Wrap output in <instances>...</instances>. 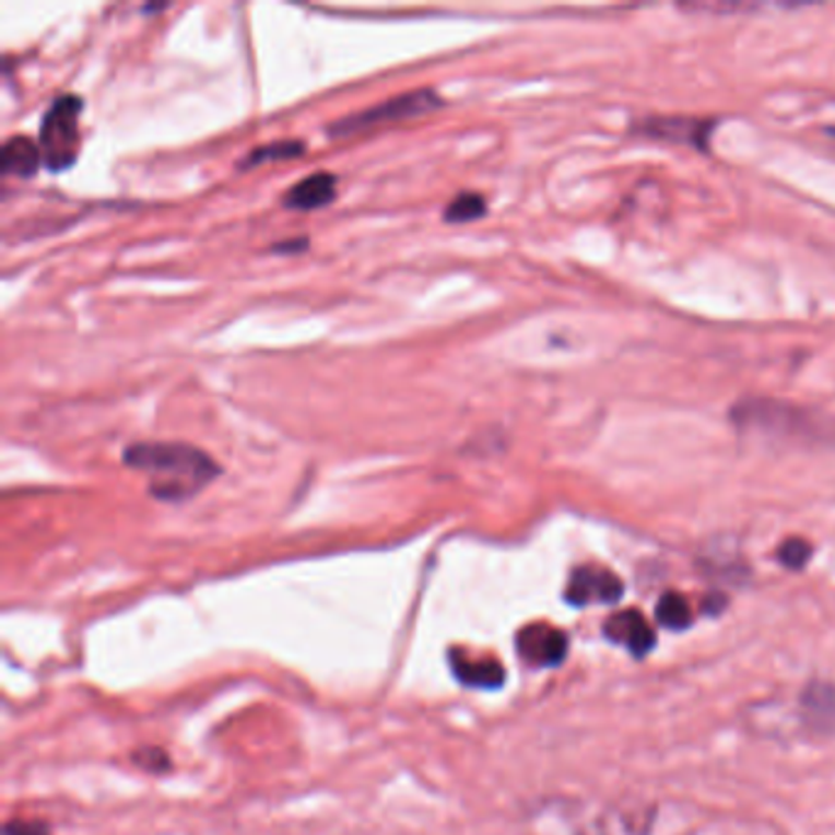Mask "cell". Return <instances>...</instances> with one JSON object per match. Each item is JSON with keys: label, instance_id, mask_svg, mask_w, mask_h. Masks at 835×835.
<instances>
[{"label": "cell", "instance_id": "cell-1", "mask_svg": "<svg viewBox=\"0 0 835 835\" xmlns=\"http://www.w3.org/2000/svg\"><path fill=\"white\" fill-rule=\"evenodd\" d=\"M124 461L150 478V495L162 503H185L221 473L207 451L181 442L130 444Z\"/></svg>", "mask_w": 835, "mask_h": 835}, {"label": "cell", "instance_id": "cell-2", "mask_svg": "<svg viewBox=\"0 0 835 835\" xmlns=\"http://www.w3.org/2000/svg\"><path fill=\"white\" fill-rule=\"evenodd\" d=\"M730 416L740 430H755L789 442H823L831 436V422L823 416L779 400L750 397L732 407Z\"/></svg>", "mask_w": 835, "mask_h": 835}, {"label": "cell", "instance_id": "cell-3", "mask_svg": "<svg viewBox=\"0 0 835 835\" xmlns=\"http://www.w3.org/2000/svg\"><path fill=\"white\" fill-rule=\"evenodd\" d=\"M84 108V101L79 96H59L47 108L39 126V150H43L45 167L49 172H64L74 165L79 157V116Z\"/></svg>", "mask_w": 835, "mask_h": 835}, {"label": "cell", "instance_id": "cell-4", "mask_svg": "<svg viewBox=\"0 0 835 835\" xmlns=\"http://www.w3.org/2000/svg\"><path fill=\"white\" fill-rule=\"evenodd\" d=\"M444 104L442 96L432 89H420V91H407V94H400L395 98H387L383 104L365 108L361 114L345 116L339 124H333L329 128L331 136L336 138H345L353 136V132L368 130V128H378L385 124H395V120H404V118H416L430 114V110H436Z\"/></svg>", "mask_w": 835, "mask_h": 835}, {"label": "cell", "instance_id": "cell-5", "mask_svg": "<svg viewBox=\"0 0 835 835\" xmlns=\"http://www.w3.org/2000/svg\"><path fill=\"white\" fill-rule=\"evenodd\" d=\"M625 593L623 580H620L613 572H608L603 566L588 564L578 566L576 572L568 578L566 586V600L572 605H593V603H618Z\"/></svg>", "mask_w": 835, "mask_h": 835}, {"label": "cell", "instance_id": "cell-6", "mask_svg": "<svg viewBox=\"0 0 835 835\" xmlns=\"http://www.w3.org/2000/svg\"><path fill=\"white\" fill-rule=\"evenodd\" d=\"M517 651L519 657L534 667H556L562 665L566 657L568 639L562 630L544 623H534L519 630Z\"/></svg>", "mask_w": 835, "mask_h": 835}, {"label": "cell", "instance_id": "cell-7", "mask_svg": "<svg viewBox=\"0 0 835 835\" xmlns=\"http://www.w3.org/2000/svg\"><path fill=\"white\" fill-rule=\"evenodd\" d=\"M605 639L615 645H623L630 655L643 659L657 645L655 630L647 623V618L637 610H620L603 623Z\"/></svg>", "mask_w": 835, "mask_h": 835}, {"label": "cell", "instance_id": "cell-8", "mask_svg": "<svg viewBox=\"0 0 835 835\" xmlns=\"http://www.w3.org/2000/svg\"><path fill=\"white\" fill-rule=\"evenodd\" d=\"M635 128L643 132V136H649L655 140L681 142V145L706 150L713 124L710 120L684 118V116H651Z\"/></svg>", "mask_w": 835, "mask_h": 835}, {"label": "cell", "instance_id": "cell-9", "mask_svg": "<svg viewBox=\"0 0 835 835\" xmlns=\"http://www.w3.org/2000/svg\"><path fill=\"white\" fill-rule=\"evenodd\" d=\"M336 189H339V179L331 172H314V175L304 177L292 189H287L284 207L294 211L324 209L336 199Z\"/></svg>", "mask_w": 835, "mask_h": 835}, {"label": "cell", "instance_id": "cell-10", "mask_svg": "<svg viewBox=\"0 0 835 835\" xmlns=\"http://www.w3.org/2000/svg\"><path fill=\"white\" fill-rule=\"evenodd\" d=\"M39 165H45L43 150H39V142L30 140L27 136L8 138L3 150H0V172L5 177L30 179L37 175Z\"/></svg>", "mask_w": 835, "mask_h": 835}, {"label": "cell", "instance_id": "cell-11", "mask_svg": "<svg viewBox=\"0 0 835 835\" xmlns=\"http://www.w3.org/2000/svg\"><path fill=\"white\" fill-rule=\"evenodd\" d=\"M451 669L456 679L473 689H501L505 684V669L493 657H466L454 651Z\"/></svg>", "mask_w": 835, "mask_h": 835}, {"label": "cell", "instance_id": "cell-12", "mask_svg": "<svg viewBox=\"0 0 835 835\" xmlns=\"http://www.w3.org/2000/svg\"><path fill=\"white\" fill-rule=\"evenodd\" d=\"M803 718L813 728L823 732L835 730V686L833 684H811L801 698Z\"/></svg>", "mask_w": 835, "mask_h": 835}, {"label": "cell", "instance_id": "cell-13", "mask_svg": "<svg viewBox=\"0 0 835 835\" xmlns=\"http://www.w3.org/2000/svg\"><path fill=\"white\" fill-rule=\"evenodd\" d=\"M657 623L667 630H686L694 625V610L689 600L679 593H665L657 603Z\"/></svg>", "mask_w": 835, "mask_h": 835}, {"label": "cell", "instance_id": "cell-14", "mask_svg": "<svg viewBox=\"0 0 835 835\" xmlns=\"http://www.w3.org/2000/svg\"><path fill=\"white\" fill-rule=\"evenodd\" d=\"M485 211H487V203L481 193L463 191V193H458L449 207L444 209V221L446 223H468V221H475V219L485 216Z\"/></svg>", "mask_w": 835, "mask_h": 835}, {"label": "cell", "instance_id": "cell-15", "mask_svg": "<svg viewBox=\"0 0 835 835\" xmlns=\"http://www.w3.org/2000/svg\"><path fill=\"white\" fill-rule=\"evenodd\" d=\"M304 150H307L304 148V142L278 140V142H270V145H262L258 150H252L250 155L246 157V162H243V167L262 165V162H272V160H292V157H299Z\"/></svg>", "mask_w": 835, "mask_h": 835}, {"label": "cell", "instance_id": "cell-16", "mask_svg": "<svg viewBox=\"0 0 835 835\" xmlns=\"http://www.w3.org/2000/svg\"><path fill=\"white\" fill-rule=\"evenodd\" d=\"M811 554H813V546L807 542V539L791 537V539H787V542L779 546L777 558H779L781 566L791 568V572H799V568H803V566L809 564Z\"/></svg>", "mask_w": 835, "mask_h": 835}, {"label": "cell", "instance_id": "cell-17", "mask_svg": "<svg viewBox=\"0 0 835 835\" xmlns=\"http://www.w3.org/2000/svg\"><path fill=\"white\" fill-rule=\"evenodd\" d=\"M138 762V765L142 769L148 772H165L169 769V757L165 750H157V748H148V750H140L136 752V757H132Z\"/></svg>", "mask_w": 835, "mask_h": 835}, {"label": "cell", "instance_id": "cell-18", "mask_svg": "<svg viewBox=\"0 0 835 835\" xmlns=\"http://www.w3.org/2000/svg\"><path fill=\"white\" fill-rule=\"evenodd\" d=\"M5 835H52L43 821H10L5 826Z\"/></svg>", "mask_w": 835, "mask_h": 835}, {"label": "cell", "instance_id": "cell-19", "mask_svg": "<svg viewBox=\"0 0 835 835\" xmlns=\"http://www.w3.org/2000/svg\"><path fill=\"white\" fill-rule=\"evenodd\" d=\"M307 246H309V240H307V238H302V240L280 243V246H274V250H278V252H297V250H304Z\"/></svg>", "mask_w": 835, "mask_h": 835}, {"label": "cell", "instance_id": "cell-20", "mask_svg": "<svg viewBox=\"0 0 835 835\" xmlns=\"http://www.w3.org/2000/svg\"><path fill=\"white\" fill-rule=\"evenodd\" d=\"M722 608H726V598H722V596H708V600H706L708 613H720Z\"/></svg>", "mask_w": 835, "mask_h": 835}]
</instances>
